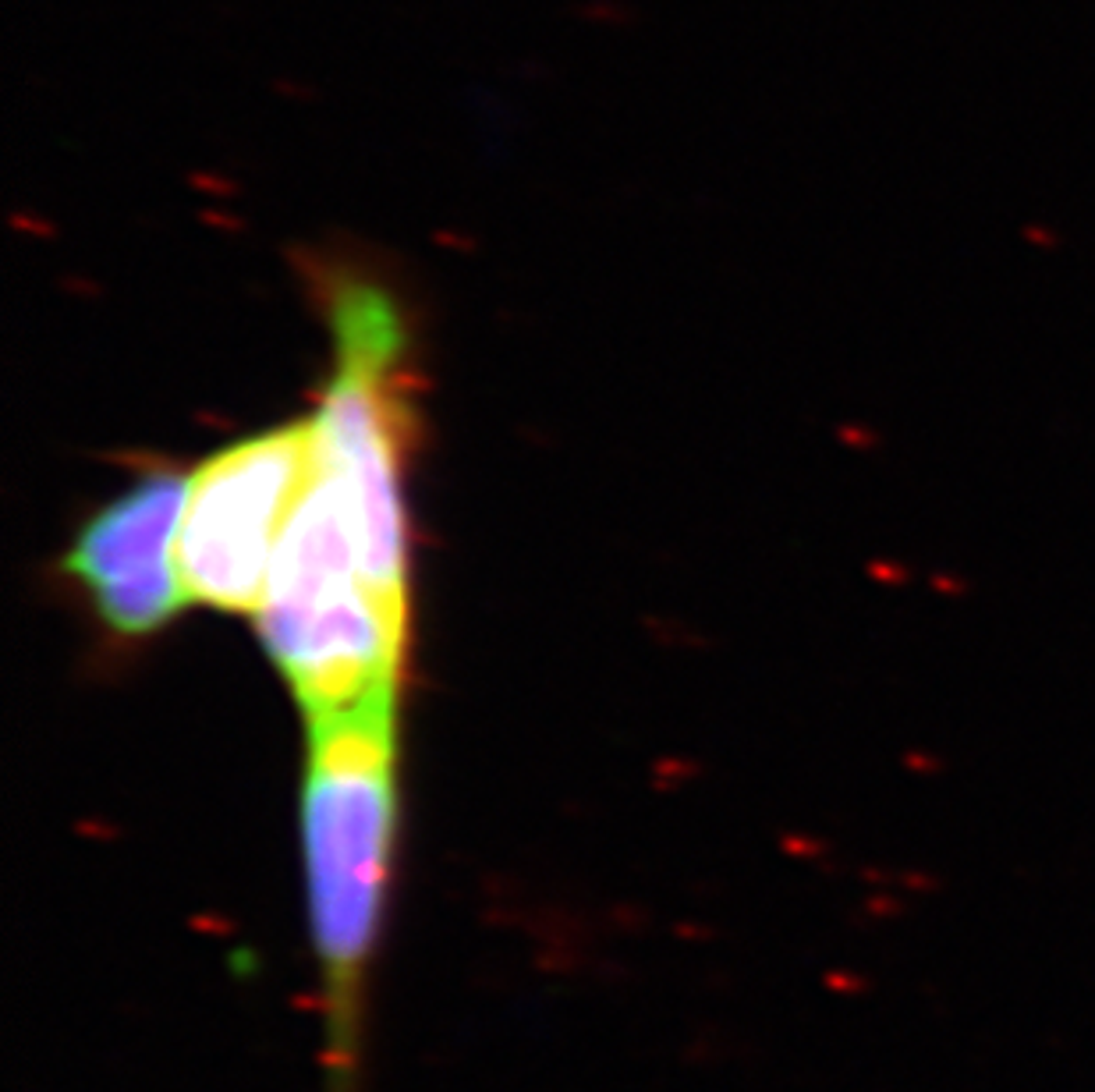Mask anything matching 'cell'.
<instances>
[{
    "label": "cell",
    "mask_w": 1095,
    "mask_h": 1092,
    "mask_svg": "<svg viewBox=\"0 0 1095 1092\" xmlns=\"http://www.w3.org/2000/svg\"><path fill=\"white\" fill-rule=\"evenodd\" d=\"M298 816L320 1092H362L397 862V699L309 720Z\"/></svg>",
    "instance_id": "6da1fadb"
},
{
    "label": "cell",
    "mask_w": 1095,
    "mask_h": 1092,
    "mask_svg": "<svg viewBox=\"0 0 1095 1092\" xmlns=\"http://www.w3.org/2000/svg\"><path fill=\"white\" fill-rule=\"evenodd\" d=\"M255 618L305 720L397 699L408 621L365 578L345 500L323 472L320 454L280 536Z\"/></svg>",
    "instance_id": "7a4b0ae2"
},
{
    "label": "cell",
    "mask_w": 1095,
    "mask_h": 1092,
    "mask_svg": "<svg viewBox=\"0 0 1095 1092\" xmlns=\"http://www.w3.org/2000/svg\"><path fill=\"white\" fill-rule=\"evenodd\" d=\"M338 362L316 412V454L351 522L365 578L408 621L405 450L415 433L405 394V327L390 291L358 277L327 288Z\"/></svg>",
    "instance_id": "3957f363"
},
{
    "label": "cell",
    "mask_w": 1095,
    "mask_h": 1092,
    "mask_svg": "<svg viewBox=\"0 0 1095 1092\" xmlns=\"http://www.w3.org/2000/svg\"><path fill=\"white\" fill-rule=\"evenodd\" d=\"M316 475V419L252 433L188 479L177 529L185 600L259 610L280 536Z\"/></svg>",
    "instance_id": "277c9868"
},
{
    "label": "cell",
    "mask_w": 1095,
    "mask_h": 1092,
    "mask_svg": "<svg viewBox=\"0 0 1095 1092\" xmlns=\"http://www.w3.org/2000/svg\"><path fill=\"white\" fill-rule=\"evenodd\" d=\"M185 493V475L146 472L85 522L64 557V571L85 589L103 625L121 636H152L185 603L177 578Z\"/></svg>",
    "instance_id": "5b68a950"
}]
</instances>
